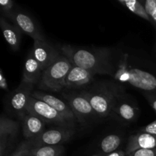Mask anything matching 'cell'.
I'll return each instance as SVG.
<instances>
[{
  "label": "cell",
  "mask_w": 156,
  "mask_h": 156,
  "mask_svg": "<svg viewBox=\"0 0 156 156\" xmlns=\"http://www.w3.org/2000/svg\"><path fill=\"white\" fill-rule=\"evenodd\" d=\"M27 113L36 116L46 123H51L58 125L59 126L66 127H73V124L69 123L50 105L32 96L27 105Z\"/></svg>",
  "instance_id": "6"
},
{
  "label": "cell",
  "mask_w": 156,
  "mask_h": 156,
  "mask_svg": "<svg viewBox=\"0 0 156 156\" xmlns=\"http://www.w3.org/2000/svg\"><path fill=\"white\" fill-rule=\"evenodd\" d=\"M0 86L2 89H4L5 91H9V88H8V84H7V80H6V78L5 77V76L3 75L2 71H0Z\"/></svg>",
  "instance_id": "27"
},
{
  "label": "cell",
  "mask_w": 156,
  "mask_h": 156,
  "mask_svg": "<svg viewBox=\"0 0 156 156\" xmlns=\"http://www.w3.org/2000/svg\"><path fill=\"white\" fill-rule=\"evenodd\" d=\"M91 104L97 117L111 115L117 98L125 92L123 86L117 82L101 81L80 91Z\"/></svg>",
  "instance_id": "2"
},
{
  "label": "cell",
  "mask_w": 156,
  "mask_h": 156,
  "mask_svg": "<svg viewBox=\"0 0 156 156\" xmlns=\"http://www.w3.org/2000/svg\"><path fill=\"white\" fill-rule=\"evenodd\" d=\"M123 155H126V152H125V151L117 150V151H115V152H112V153L108 154V155H106L105 156H123Z\"/></svg>",
  "instance_id": "28"
},
{
  "label": "cell",
  "mask_w": 156,
  "mask_h": 156,
  "mask_svg": "<svg viewBox=\"0 0 156 156\" xmlns=\"http://www.w3.org/2000/svg\"><path fill=\"white\" fill-rule=\"evenodd\" d=\"M139 114L140 108L136 102L124 92L117 98L111 115L121 123L129 124L136 120Z\"/></svg>",
  "instance_id": "8"
},
{
  "label": "cell",
  "mask_w": 156,
  "mask_h": 156,
  "mask_svg": "<svg viewBox=\"0 0 156 156\" xmlns=\"http://www.w3.org/2000/svg\"><path fill=\"white\" fill-rule=\"evenodd\" d=\"M12 156H24V155H23L22 154H21V153H20V152H17V151H15V152H14L13 154H12Z\"/></svg>",
  "instance_id": "30"
},
{
  "label": "cell",
  "mask_w": 156,
  "mask_h": 156,
  "mask_svg": "<svg viewBox=\"0 0 156 156\" xmlns=\"http://www.w3.org/2000/svg\"><path fill=\"white\" fill-rule=\"evenodd\" d=\"M73 64L63 55H60L43 71L42 77L38 83V87L45 91L59 92L66 88V77Z\"/></svg>",
  "instance_id": "4"
},
{
  "label": "cell",
  "mask_w": 156,
  "mask_h": 156,
  "mask_svg": "<svg viewBox=\"0 0 156 156\" xmlns=\"http://www.w3.org/2000/svg\"><path fill=\"white\" fill-rule=\"evenodd\" d=\"M123 156H126V155H123Z\"/></svg>",
  "instance_id": "31"
},
{
  "label": "cell",
  "mask_w": 156,
  "mask_h": 156,
  "mask_svg": "<svg viewBox=\"0 0 156 156\" xmlns=\"http://www.w3.org/2000/svg\"><path fill=\"white\" fill-rule=\"evenodd\" d=\"M141 2L143 3L147 14L150 16L152 12L156 9V0H145Z\"/></svg>",
  "instance_id": "25"
},
{
  "label": "cell",
  "mask_w": 156,
  "mask_h": 156,
  "mask_svg": "<svg viewBox=\"0 0 156 156\" xmlns=\"http://www.w3.org/2000/svg\"><path fill=\"white\" fill-rule=\"evenodd\" d=\"M19 131V123L5 115L0 120V156H6Z\"/></svg>",
  "instance_id": "11"
},
{
  "label": "cell",
  "mask_w": 156,
  "mask_h": 156,
  "mask_svg": "<svg viewBox=\"0 0 156 156\" xmlns=\"http://www.w3.org/2000/svg\"><path fill=\"white\" fill-rule=\"evenodd\" d=\"M31 96L47 103L60 114L64 118L66 119L69 123L74 124L75 120H76L74 113L72 111L69 105L60 98L43 91H34Z\"/></svg>",
  "instance_id": "13"
},
{
  "label": "cell",
  "mask_w": 156,
  "mask_h": 156,
  "mask_svg": "<svg viewBox=\"0 0 156 156\" xmlns=\"http://www.w3.org/2000/svg\"><path fill=\"white\" fill-rule=\"evenodd\" d=\"M126 156H156V148L151 149H139Z\"/></svg>",
  "instance_id": "23"
},
{
  "label": "cell",
  "mask_w": 156,
  "mask_h": 156,
  "mask_svg": "<svg viewBox=\"0 0 156 156\" xmlns=\"http://www.w3.org/2000/svg\"><path fill=\"white\" fill-rule=\"evenodd\" d=\"M5 18H9L21 32L30 36L33 38L34 41L46 40L38 24L27 12L14 9L12 12L6 15Z\"/></svg>",
  "instance_id": "9"
},
{
  "label": "cell",
  "mask_w": 156,
  "mask_h": 156,
  "mask_svg": "<svg viewBox=\"0 0 156 156\" xmlns=\"http://www.w3.org/2000/svg\"><path fill=\"white\" fill-rule=\"evenodd\" d=\"M156 148V136L146 133H137L129 137L126 145V155L139 149H151Z\"/></svg>",
  "instance_id": "15"
},
{
  "label": "cell",
  "mask_w": 156,
  "mask_h": 156,
  "mask_svg": "<svg viewBox=\"0 0 156 156\" xmlns=\"http://www.w3.org/2000/svg\"><path fill=\"white\" fill-rule=\"evenodd\" d=\"M94 73L80 67L73 66L66 77V88L69 89H84L93 82Z\"/></svg>",
  "instance_id": "14"
},
{
  "label": "cell",
  "mask_w": 156,
  "mask_h": 156,
  "mask_svg": "<svg viewBox=\"0 0 156 156\" xmlns=\"http://www.w3.org/2000/svg\"><path fill=\"white\" fill-rule=\"evenodd\" d=\"M21 120L23 135L27 140L36 138L45 130L46 123L33 114L26 113Z\"/></svg>",
  "instance_id": "16"
},
{
  "label": "cell",
  "mask_w": 156,
  "mask_h": 156,
  "mask_svg": "<svg viewBox=\"0 0 156 156\" xmlns=\"http://www.w3.org/2000/svg\"><path fill=\"white\" fill-rule=\"evenodd\" d=\"M0 26L2 30L5 40L8 43L12 50H19L21 39V31L15 24H11L7 20L2 17L0 18Z\"/></svg>",
  "instance_id": "19"
},
{
  "label": "cell",
  "mask_w": 156,
  "mask_h": 156,
  "mask_svg": "<svg viewBox=\"0 0 156 156\" xmlns=\"http://www.w3.org/2000/svg\"><path fill=\"white\" fill-rule=\"evenodd\" d=\"M150 18H152V21H153L154 25H156V9L152 12V13L151 14Z\"/></svg>",
  "instance_id": "29"
},
{
  "label": "cell",
  "mask_w": 156,
  "mask_h": 156,
  "mask_svg": "<svg viewBox=\"0 0 156 156\" xmlns=\"http://www.w3.org/2000/svg\"><path fill=\"white\" fill-rule=\"evenodd\" d=\"M113 78L119 84H129L144 92H156V76L153 73L129 65L128 55L124 54L115 66Z\"/></svg>",
  "instance_id": "3"
},
{
  "label": "cell",
  "mask_w": 156,
  "mask_h": 156,
  "mask_svg": "<svg viewBox=\"0 0 156 156\" xmlns=\"http://www.w3.org/2000/svg\"><path fill=\"white\" fill-rule=\"evenodd\" d=\"M16 151L24 156H61L64 152V148L61 145L27 147L21 144Z\"/></svg>",
  "instance_id": "17"
},
{
  "label": "cell",
  "mask_w": 156,
  "mask_h": 156,
  "mask_svg": "<svg viewBox=\"0 0 156 156\" xmlns=\"http://www.w3.org/2000/svg\"><path fill=\"white\" fill-rule=\"evenodd\" d=\"M61 52L73 66L88 70L94 74L110 75L113 77L115 66L111 60L109 48H82L63 45Z\"/></svg>",
  "instance_id": "1"
},
{
  "label": "cell",
  "mask_w": 156,
  "mask_h": 156,
  "mask_svg": "<svg viewBox=\"0 0 156 156\" xmlns=\"http://www.w3.org/2000/svg\"><path fill=\"white\" fill-rule=\"evenodd\" d=\"M144 96L156 114V92H145Z\"/></svg>",
  "instance_id": "26"
},
{
  "label": "cell",
  "mask_w": 156,
  "mask_h": 156,
  "mask_svg": "<svg viewBox=\"0 0 156 156\" xmlns=\"http://www.w3.org/2000/svg\"><path fill=\"white\" fill-rule=\"evenodd\" d=\"M33 84L21 80L15 88L6 98L5 107L8 113L13 117L21 119L27 113V107L33 93Z\"/></svg>",
  "instance_id": "5"
},
{
  "label": "cell",
  "mask_w": 156,
  "mask_h": 156,
  "mask_svg": "<svg viewBox=\"0 0 156 156\" xmlns=\"http://www.w3.org/2000/svg\"><path fill=\"white\" fill-rule=\"evenodd\" d=\"M64 98L74 113L76 119L82 123H86L97 115L88 99L81 92L64 93Z\"/></svg>",
  "instance_id": "10"
},
{
  "label": "cell",
  "mask_w": 156,
  "mask_h": 156,
  "mask_svg": "<svg viewBox=\"0 0 156 156\" xmlns=\"http://www.w3.org/2000/svg\"><path fill=\"white\" fill-rule=\"evenodd\" d=\"M73 135V127L58 126V127L44 130L37 137L26 140L21 145L27 147L41 146H60L68 141Z\"/></svg>",
  "instance_id": "7"
},
{
  "label": "cell",
  "mask_w": 156,
  "mask_h": 156,
  "mask_svg": "<svg viewBox=\"0 0 156 156\" xmlns=\"http://www.w3.org/2000/svg\"><path fill=\"white\" fill-rule=\"evenodd\" d=\"M0 5H1L2 12L5 15V17L15 9H14L15 8V3L12 0H1L0 1Z\"/></svg>",
  "instance_id": "22"
},
{
  "label": "cell",
  "mask_w": 156,
  "mask_h": 156,
  "mask_svg": "<svg viewBox=\"0 0 156 156\" xmlns=\"http://www.w3.org/2000/svg\"><path fill=\"white\" fill-rule=\"evenodd\" d=\"M138 133H146L156 136V120L152 121L149 124L143 126L139 129Z\"/></svg>",
  "instance_id": "24"
},
{
  "label": "cell",
  "mask_w": 156,
  "mask_h": 156,
  "mask_svg": "<svg viewBox=\"0 0 156 156\" xmlns=\"http://www.w3.org/2000/svg\"><path fill=\"white\" fill-rule=\"evenodd\" d=\"M122 142V136L118 134H109L104 137L98 146L99 153L101 156H105L118 150Z\"/></svg>",
  "instance_id": "20"
},
{
  "label": "cell",
  "mask_w": 156,
  "mask_h": 156,
  "mask_svg": "<svg viewBox=\"0 0 156 156\" xmlns=\"http://www.w3.org/2000/svg\"><path fill=\"white\" fill-rule=\"evenodd\" d=\"M119 2L122 5L126 7L128 10L130 11L131 12L136 15L137 16L140 17V18H143V19L146 20V21H149L152 24H154L152 18L147 14L141 2L137 1V0H119Z\"/></svg>",
  "instance_id": "21"
},
{
  "label": "cell",
  "mask_w": 156,
  "mask_h": 156,
  "mask_svg": "<svg viewBox=\"0 0 156 156\" xmlns=\"http://www.w3.org/2000/svg\"><path fill=\"white\" fill-rule=\"evenodd\" d=\"M42 73L43 70L30 52L24 62L22 80L35 85L40 82L42 77Z\"/></svg>",
  "instance_id": "18"
},
{
  "label": "cell",
  "mask_w": 156,
  "mask_h": 156,
  "mask_svg": "<svg viewBox=\"0 0 156 156\" xmlns=\"http://www.w3.org/2000/svg\"><path fill=\"white\" fill-rule=\"evenodd\" d=\"M31 53L44 71L61 54L51 44L45 41H34Z\"/></svg>",
  "instance_id": "12"
}]
</instances>
